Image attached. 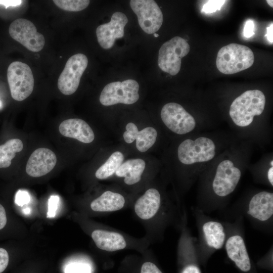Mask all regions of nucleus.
<instances>
[{"mask_svg": "<svg viewBox=\"0 0 273 273\" xmlns=\"http://www.w3.org/2000/svg\"><path fill=\"white\" fill-rule=\"evenodd\" d=\"M266 99L263 93L257 89L245 92L232 103L229 114L237 125L245 127L253 121L254 116L261 114Z\"/></svg>", "mask_w": 273, "mask_h": 273, "instance_id": "nucleus-1", "label": "nucleus"}, {"mask_svg": "<svg viewBox=\"0 0 273 273\" xmlns=\"http://www.w3.org/2000/svg\"><path fill=\"white\" fill-rule=\"evenodd\" d=\"M254 62V54L249 47L232 43L218 51L216 65L221 73L233 74L250 68Z\"/></svg>", "mask_w": 273, "mask_h": 273, "instance_id": "nucleus-2", "label": "nucleus"}, {"mask_svg": "<svg viewBox=\"0 0 273 273\" xmlns=\"http://www.w3.org/2000/svg\"><path fill=\"white\" fill-rule=\"evenodd\" d=\"M7 79L11 96L16 101L24 100L33 92V75L30 67L24 63H11L7 70Z\"/></svg>", "mask_w": 273, "mask_h": 273, "instance_id": "nucleus-3", "label": "nucleus"}, {"mask_svg": "<svg viewBox=\"0 0 273 273\" xmlns=\"http://www.w3.org/2000/svg\"><path fill=\"white\" fill-rule=\"evenodd\" d=\"M190 47L184 38L175 36L164 43L158 54V65L164 72L171 75L180 71L181 58L188 55Z\"/></svg>", "mask_w": 273, "mask_h": 273, "instance_id": "nucleus-4", "label": "nucleus"}, {"mask_svg": "<svg viewBox=\"0 0 273 273\" xmlns=\"http://www.w3.org/2000/svg\"><path fill=\"white\" fill-rule=\"evenodd\" d=\"M139 83L133 79L112 82L107 84L103 89L100 102L106 106L118 103L132 104L139 99Z\"/></svg>", "mask_w": 273, "mask_h": 273, "instance_id": "nucleus-5", "label": "nucleus"}, {"mask_svg": "<svg viewBox=\"0 0 273 273\" xmlns=\"http://www.w3.org/2000/svg\"><path fill=\"white\" fill-rule=\"evenodd\" d=\"M215 154L213 142L206 137H200L195 140L187 139L178 146L179 160L185 164L207 162L212 159Z\"/></svg>", "mask_w": 273, "mask_h": 273, "instance_id": "nucleus-6", "label": "nucleus"}, {"mask_svg": "<svg viewBox=\"0 0 273 273\" xmlns=\"http://www.w3.org/2000/svg\"><path fill=\"white\" fill-rule=\"evenodd\" d=\"M87 64L88 59L83 54L69 58L58 80V88L63 94L70 95L76 92Z\"/></svg>", "mask_w": 273, "mask_h": 273, "instance_id": "nucleus-7", "label": "nucleus"}, {"mask_svg": "<svg viewBox=\"0 0 273 273\" xmlns=\"http://www.w3.org/2000/svg\"><path fill=\"white\" fill-rule=\"evenodd\" d=\"M130 6L144 32L154 34L160 29L163 22V14L155 1L131 0Z\"/></svg>", "mask_w": 273, "mask_h": 273, "instance_id": "nucleus-8", "label": "nucleus"}, {"mask_svg": "<svg viewBox=\"0 0 273 273\" xmlns=\"http://www.w3.org/2000/svg\"><path fill=\"white\" fill-rule=\"evenodd\" d=\"M9 32L14 40L31 52H39L44 46L43 35L38 32L33 23L27 19L14 20L9 26Z\"/></svg>", "mask_w": 273, "mask_h": 273, "instance_id": "nucleus-9", "label": "nucleus"}, {"mask_svg": "<svg viewBox=\"0 0 273 273\" xmlns=\"http://www.w3.org/2000/svg\"><path fill=\"white\" fill-rule=\"evenodd\" d=\"M161 118L170 130L178 134L191 132L196 126L194 118L176 103L165 104L161 109Z\"/></svg>", "mask_w": 273, "mask_h": 273, "instance_id": "nucleus-10", "label": "nucleus"}, {"mask_svg": "<svg viewBox=\"0 0 273 273\" xmlns=\"http://www.w3.org/2000/svg\"><path fill=\"white\" fill-rule=\"evenodd\" d=\"M241 175L240 170L232 161L225 160L217 166L212 183L214 192L220 197H225L232 193L237 186Z\"/></svg>", "mask_w": 273, "mask_h": 273, "instance_id": "nucleus-11", "label": "nucleus"}, {"mask_svg": "<svg viewBox=\"0 0 273 273\" xmlns=\"http://www.w3.org/2000/svg\"><path fill=\"white\" fill-rule=\"evenodd\" d=\"M127 22L128 19L124 13L116 12L109 22L99 25L96 29V35L101 47L106 50L111 48L116 39L123 37Z\"/></svg>", "mask_w": 273, "mask_h": 273, "instance_id": "nucleus-12", "label": "nucleus"}, {"mask_svg": "<svg viewBox=\"0 0 273 273\" xmlns=\"http://www.w3.org/2000/svg\"><path fill=\"white\" fill-rule=\"evenodd\" d=\"M57 160L56 155L50 149L38 148L29 157L26 166V172L34 177L43 176L54 168Z\"/></svg>", "mask_w": 273, "mask_h": 273, "instance_id": "nucleus-13", "label": "nucleus"}, {"mask_svg": "<svg viewBox=\"0 0 273 273\" xmlns=\"http://www.w3.org/2000/svg\"><path fill=\"white\" fill-rule=\"evenodd\" d=\"M126 131L123 133L125 142L128 144L136 140V147L141 152H145L155 143L157 132L152 127H146L139 131L137 126L132 122L126 125Z\"/></svg>", "mask_w": 273, "mask_h": 273, "instance_id": "nucleus-14", "label": "nucleus"}, {"mask_svg": "<svg viewBox=\"0 0 273 273\" xmlns=\"http://www.w3.org/2000/svg\"><path fill=\"white\" fill-rule=\"evenodd\" d=\"M59 130L63 136L76 139L83 143H90L95 139V134L92 128L81 119L65 120L60 124Z\"/></svg>", "mask_w": 273, "mask_h": 273, "instance_id": "nucleus-15", "label": "nucleus"}, {"mask_svg": "<svg viewBox=\"0 0 273 273\" xmlns=\"http://www.w3.org/2000/svg\"><path fill=\"white\" fill-rule=\"evenodd\" d=\"M225 250L229 257L242 271L251 269V262L243 238L238 235L230 237L226 241Z\"/></svg>", "mask_w": 273, "mask_h": 273, "instance_id": "nucleus-16", "label": "nucleus"}, {"mask_svg": "<svg viewBox=\"0 0 273 273\" xmlns=\"http://www.w3.org/2000/svg\"><path fill=\"white\" fill-rule=\"evenodd\" d=\"M161 205V196L159 191L150 188L136 201L134 210L141 219L148 220L153 217L159 211Z\"/></svg>", "mask_w": 273, "mask_h": 273, "instance_id": "nucleus-17", "label": "nucleus"}, {"mask_svg": "<svg viewBox=\"0 0 273 273\" xmlns=\"http://www.w3.org/2000/svg\"><path fill=\"white\" fill-rule=\"evenodd\" d=\"M247 213L258 220H267L273 215V194L263 191L254 195L249 202Z\"/></svg>", "mask_w": 273, "mask_h": 273, "instance_id": "nucleus-18", "label": "nucleus"}, {"mask_svg": "<svg viewBox=\"0 0 273 273\" xmlns=\"http://www.w3.org/2000/svg\"><path fill=\"white\" fill-rule=\"evenodd\" d=\"M92 238L99 249L109 252L123 249L126 246L124 237L120 234L103 230H96Z\"/></svg>", "mask_w": 273, "mask_h": 273, "instance_id": "nucleus-19", "label": "nucleus"}, {"mask_svg": "<svg viewBox=\"0 0 273 273\" xmlns=\"http://www.w3.org/2000/svg\"><path fill=\"white\" fill-rule=\"evenodd\" d=\"M125 202L124 197L120 194L107 191L92 202L90 208L96 212H113L121 209Z\"/></svg>", "mask_w": 273, "mask_h": 273, "instance_id": "nucleus-20", "label": "nucleus"}, {"mask_svg": "<svg viewBox=\"0 0 273 273\" xmlns=\"http://www.w3.org/2000/svg\"><path fill=\"white\" fill-rule=\"evenodd\" d=\"M145 166V162L142 159H129L122 163L115 173L118 177H124L126 185H134L141 180Z\"/></svg>", "mask_w": 273, "mask_h": 273, "instance_id": "nucleus-21", "label": "nucleus"}, {"mask_svg": "<svg viewBox=\"0 0 273 273\" xmlns=\"http://www.w3.org/2000/svg\"><path fill=\"white\" fill-rule=\"evenodd\" d=\"M202 230L207 245L214 249H220L223 246L225 234L222 224L215 221L204 223Z\"/></svg>", "mask_w": 273, "mask_h": 273, "instance_id": "nucleus-22", "label": "nucleus"}, {"mask_svg": "<svg viewBox=\"0 0 273 273\" xmlns=\"http://www.w3.org/2000/svg\"><path fill=\"white\" fill-rule=\"evenodd\" d=\"M23 148V143L18 139L10 140L0 145V168L10 166L16 153L21 151Z\"/></svg>", "mask_w": 273, "mask_h": 273, "instance_id": "nucleus-23", "label": "nucleus"}, {"mask_svg": "<svg viewBox=\"0 0 273 273\" xmlns=\"http://www.w3.org/2000/svg\"><path fill=\"white\" fill-rule=\"evenodd\" d=\"M124 160L123 154L119 151L114 152L101 165L95 173L96 177L100 179L108 178L115 173Z\"/></svg>", "mask_w": 273, "mask_h": 273, "instance_id": "nucleus-24", "label": "nucleus"}, {"mask_svg": "<svg viewBox=\"0 0 273 273\" xmlns=\"http://www.w3.org/2000/svg\"><path fill=\"white\" fill-rule=\"evenodd\" d=\"M54 4L60 9L69 12H78L87 7L90 1L87 0H54Z\"/></svg>", "mask_w": 273, "mask_h": 273, "instance_id": "nucleus-25", "label": "nucleus"}, {"mask_svg": "<svg viewBox=\"0 0 273 273\" xmlns=\"http://www.w3.org/2000/svg\"><path fill=\"white\" fill-rule=\"evenodd\" d=\"M91 267L87 263L73 262L65 268V273H91Z\"/></svg>", "mask_w": 273, "mask_h": 273, "instance_id": "nucleus-26", "label": "nucleus"}, {"mask_svg": "<svg viewBox=\"0 0 273 273\" xmlns=\"http://www.w3.org/2000/svg\"><path fill=\"white\" fill-rule=\"evenodd\" d=\"M225 1H208L203 6L202 11L206 13H211L219 10Z\"/></svg>", "mask_w": 273, "mask_h": 273, "instance_id": "nucleus-27", "label": "nucleus"}, {"mask_svg": "<svg viewBox=\"0 0 273 273\" xmlns=\"http://www.w3.org/2000/svg\"><path fill=\"white\" fill-rule=\"evenodd\" d=\"M59 197L56 195L51 196L48 200V217H54L58 207Z\"/></svg>", "mask_w": 273, "mask_h": 273, "instance_id": "nucleus-28", "label": "nucleus"}, {"mask_svg": "<svg viewBox=\"0 0 273 273\" xmlns=\"http://www.w3.org/2000/svg\"><path fill=\"white\" fill-rule=\"evenodd\" d=\"M30 199V196L27 191L19 190L15 195V202L19 206H22L27 204Z\"/></svg>", "mask_w": 273, "mask_h": 273, "instance_id": "nucleus-29", "label": "nucleus"}, {"mask_svg": "<svg viewBox=\"0 0 273 273\" xmlns=\"http://www.w3.org/2000/svg\"><path fill=\"white\" fill-rule=\"evenodd\" d=\"M140 273H162L159 268L151 262H146L143 264Z\"/></svg>", "mask_w": 273, "mask_h": 273, "instance_id": "nucleus-30", "label": "nucleus"}, {"mask_svg": "<svg viewBox=\"0 0 273 273\" xmlns=\"http://www.w3.org/2000/svg\"><path fill=\"white\" fill-rule=\"evenodd\" d=\"M9 261V256L8 252L5 249L0 248V273L6 269Z\"/></svg>", "mask_w": 273, "mask_h": 273, "instance_id": "nucleus-31", "label": "nucleus"}, {"mask_svg": "<svg viewBox=\"0 0 273 273\" xmlns=\"http://www.w3.org/2000/svg\"><path fill=\"white\" fill-rule=\"evenodd\" d=\"M254 24L252 20H248L245 23L244 28V35L247 37H251L254 34Z\"/></svg>", "mask_w": 273, "mask_h": 273, "instance_id": "nucleus-32", "label": "nucleus"}, {"mask_svg": "<svg viewBox=\"0 0 273 273\" xmlns=\"http://www.w3.org/2000/svg\"><path fill=\"white\" fill-rule=\"evenodd\" d=\"M7 221L6 212L4 206L0 204V230L6 225Z\"/></svg>", "mask_w": 273, "mask_h": 273, "instance_id": "nucleus-33", "label": "nucleus"}, {"mask_svg": "<svg viewBox=\"0 0 273 273\" xmlns=\"http://www.w3.org/2000/svg\"><path fill=\"white\" fill-rule=\"evenodd\" d=\"M21 0H0V5H3L6 8L9 7H17L21 4Z\"/></svg>", "mask_w": 273, "mask_h": 273, "instance_id": "nucleus-34", "label": "nucleus"}, {"mask_svg": "<svg viewBox=\"0 0 273 273\" xmlns=\"http://www.w3.org/2000/svg\"><path fill=\"white\" fill-rule=\"evenodd\" d=\"M181 273H201V271L196 265L190 264L184 268Z\"/></svg>", "mask_w": 273, "mask_h": 273, "instance_id": "nucleus-35", "label": "nucleus"}, {"mask_svg": "<svg viewBox=\"0 0 273 273\" xmlns=\"http://www.w3.org/2000/svg\"><path fill=\"white\" fill-rule=\"evenodd\" d=\"M273 23H271L270 25L266 28V37L268 41L272 44L273 42Z\"/></svg>", "mask_w": 273, "mask_h": 273, "instance_id": "nucleus-36", "label": "nucleus"}, {"mask_svg": "<svg viewBox=\"0 0 273 273\" xmlns=\"http://www.w3.org/2000/svg\"><path fill=\"white\" fill-rule=\"evenodd\" d=\"M267 178L271 186L273 185V167H270L267 172Z\"/></svg>", "mask_w": 273, "mask_h": 273, "instance_id": "nucleus-37", "label": "nucleus"}, {"mask_svg": "<svg viewBox=\"0 0 273 273\" xmlns=\"http://www.w3.org/2000/svg\"><path fill=\"white\" fill-rule=\"evenodd\" d=\"M266 2L270 7H273V1L272 0H267Z\"/></svg>", "mask_w": 273, "mask_h": 273, "instance_id": "nucleus-38", "label": "nucleus"}, {"mask_svg": "<svg viewBox=\"0 0 273 273\" xmlns=\"http://www.w3.org/2000/svg\"><path fill=\"white\" fill-rule=\"evenodd\" d=\"M3 107V103L0 100V109H1Z\"/></svg>", "mask_w": 273, "mask_h": 273, "instance_id": "nucleus-39", "label": "nucleus"}, {"mask_svg": "<svg viewBox=\"0 0 273 273\" xmlns=\"http://www.w3.org/2000/svg\"><path fill=\"white\" fill-rule=\"evenodd\" d=\"M154 36L155 37H158V36H159V34H156V33H154Z\"/></svg>", "mask_w": 273, "mask_h": 273, "instance_id": "nucleus-40", "label": "nucleus"}, {"mask_svg": "<svg viewBox=\"0 0 273 273\" xmlns=\"http://www.w3.org/2000/svg\"><path fill=\"white\" fill-rule=\"evenodd\" d=\"M272 162H273V161H271V162H270V165H271V167H272L273 166Z\"/></svg>", "mask_w": 273, "mask_h": 273, "instance_id": "nucleus-41", "label": "nucleus"}]
</instances>
